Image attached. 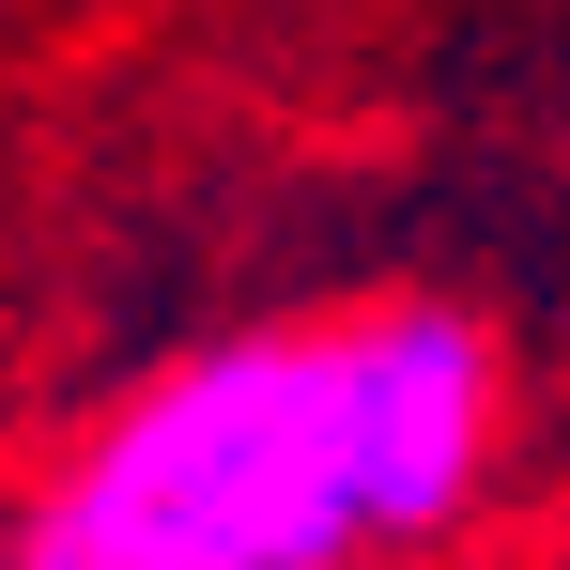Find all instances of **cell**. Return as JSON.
I'll return each mask as SVG.
<instances>
[{"instance_id": "6da1fadb", "label": "cell", "mask_w": 570, "mask_h": 570, "mask_svg": "<svg viewBox=\"0 0 570 570\" xmlns=\"http://www.w3.org/2000/svg\"><path fill=\"white\" fill-rule=\"evenodd\" d=\"M139 570H340L355 524V432H340V340H216L186 371L124 385L62 478L31 493Z\"/></svg>"}, {"instance_id": "7a4b0ae2", "label": "cell", "mask_w": 570, "mask_h": 570, "mask_svg": "<svg viewBox=\"0 0 570 570\" xmlns=\"http://www.w3.org/2000/svg\"><path fill=\"white\" fill-rule=\"evenodd\" d=\"M493 416H509V385H493V340L463 308H371V324H340V432H355V524H371V556L448 540L478 509Z\"/></svg>"}, {"instance_id": "3957f363", "label": "cell", "mask_w": 570, "mask_h": 570, "mask_svg": "<svg viewBox=\"0 0 570 570\" xmlns=\"http://www.w3.org/2000/svg\"><path fill=\"white\" fill-rule=\"evenodd\" d=\"M16 570H139V556H108V540H78V524L31 509V524H16Z\"/></svg>"}]
</instances>
